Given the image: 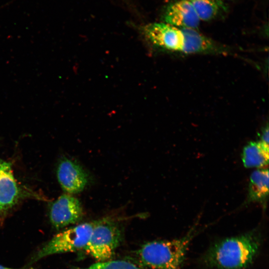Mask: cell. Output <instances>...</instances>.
<instances>
[{"label": "cell", "instance_id": "2e32d148", "mask_svg": "<svg viewBox=\"0 0 269 269\" xmlns=\"http://www.w3.org/2000/svg\"><path fill=\"white\" fill-rule=\"evenodd\" d=\"M220 1H225V0H219Z\"/></svg>", "mask_w": 269, "mask_h": 269}, {"label": "cell", "instance_id": "ba28073f", "mask_svg": "<svg viewBox=\"0 0 269 269\" xmlns=\"http://www.w3.org/2000/svg\"><path fill=\"white\" fill-rule=\"evenodd\" d=\"M164 22L180 28L197 29L200 22L189 0H178L168 5L164 13Z\"/></svg>", "mask_w": 269, "mask_h": 269}, {"label": "cell", "instance_id": "3957f363", "mask_svg": "<svg viewBox=\"0 0 269 269\" xmlns=\"http://www.w3.org/2000/svg\"><path fill=\"white\" fill-rule=\"evenodd\" d=\"M95 222L84 223L64 230L54 235L32 257L30 264L56 254L73 252L86 247Z\"/></svg>", "mask_w": 269, "mask_h": 269}, {"label": "cell", "instance_id": "9a60e30c", "mask_svg": "<svg viewBox=\"0 0 269 269\" xmlns=\"http://www.w3.org/2000/svg\"><path fill=\"white\" fill-rule=\"evenodd\" d=\"M0 269H35L34 268H31V267L18 268V269L12 268L7 267H5L3 265H0Z\"/></svg>", "mask_w": 269, "mask_h": 269}, {"label": "cell", "instance_id": "5b68a950", "mask_svg": "<svg viewBox=\"0 0 269 269\" xmlns=\"http://www.w3.org/2000/svg\"><path fill=\"white\" fill-rule=\"evenodd\" d=\"M142 31L154 45L165 50L190 54L192 40L186 30L165 22H153L144 25Z\"/></svg>", "mask_w": 269, "mask_h": 269}, {"label": "cell", "instance_id": "8992f818", "mask_svg": "<svg viewBox=\"0 0 269 269\" xmlns=\"http://www.w3.org/2000/svg\"><path fill=\"white\" fill-rule=\"evenodd\" d=\"M49 214L53 227L60 230L80 221L82 219L83 212L77 198L70 194H64L52 204Z\"/></svg>", "mask_w": 269, "mask_h": 269}, {"label": "cell", "instance_id": "5bb4252c", "mask_svg": "<svg viewBox=\"0 0 269 269\" xmlns=\"http://www.w3.org/2000/svg\"><path fill=\"white\" fill-rule=\"evenodd\" d=\"M269 126L268 124L263 129L261 134L260 136V140H259L265 145L269 146Z\"/></svg>", "mask_w": 269, "mask_h": 269}, {"label": "cell", "instance_id": "9c48e42d", "mask_svg": "<svg viewBox=\"0 0 269 269\" xmlns=\"http://www.w3.org/2000/svg\"><path fill=\"white\" fill-rule=\"evenodd\" d=\"M19 195L10 164L0 161V215L5 214L13 206Z\"/></svg>", "mask_w": 269, "mask_h": 269}, {"label": "cell", "instance_id": "7c38bea8", "mask_svg": "<svg viewBox=\"0 0 269 269\" xmlns=\"http://www.w3.org/2000/svg\"><path fill=\"white\" fill-rule=\"evenodd\" d=\"M200 21L210 20L218 15L221 8L219 0H189Z\"/></svg>", "mask_w": 269, "mask_h": 269}, {"label": "cell", "instance_id": "6da1fadb", "mask_svg": "<svg viewBox=\"0 0 269 269\" xmlns=\"http://www.w3.org/2000/svg\"><path fill=\"white\" fill-rule=\"evenodd\" d=\"M261 245L257 232H250L223 239L207 252L204 261L218 269H244L252 264Z\"/></svg>", "mask_w": 269, "mask_h": 269}, {"label": "cell", "instance_id": "52a82bcc", "mask_svg": "<svg viewBox=\"0 0 269 269\" xmlns=\"http://www.w3.org/2000/svg\"><path fill=\"white\" fill-rule=\"evenodd\" d=\"M57 176L62 188L68 194L83 191L88 179L86 172L80 165L68 158H64L59 163Z\"/></svg>", "mask_w": 269, "mask_h": 269}, {"label": "cell", "instance_id": "277c9868", "mask_svg": "<svg viewBox=\"0 0 269 269\" xmlns=\"http://www.w3.org/2000/svg\"><path fill=\"white\" fill-rule=\"evenodd\" d=\"M121 238V231L118 224L109 219H103L95 222L84 249L99 262L108 261L113 256Z\"/></svg>", "mask_w": 269, "mask_h": 269}, {"label": "cell", "instance_id": "4fadbf2b", "mask_svg": "<svg viewBox=\"0 0 269 269\" xmlns=\"http://www.w3.org/2000/svg\"><path fill=\"white\" fill-rule=\"evenodd\" d=\"M81 269H139L134 264L123 260L108 261L97 262L91 266Z\"/></svg>", "mask_w": 269, "mask_h": 269}, {"label": "cell", "instance_id": "30bf717a", "mask_svg": "<svg viewBox=\"0 0 269 269\" xmlns=\"http://www.w3.org/2000/svg\"><path fill=\"white\" fill-rule=\"evenodd\" d=\"M269 196V170L259 169L250 176L247 203L259 202L265 205Z\"/></svg>", "mask_w": 269, "mask_h": 269}, {"label": "cell", "instance_id": "8fae6325", "mask_svg": "<svg viewBox=\"0 0 269 269\" xmlns=\"http://www.w3.org/2000/svg\"><path fill=\"white\" fill-rule=\"evenodd\" d=\"M269 146L260 141H250L243 148L242 160L246 168H260L269 164Z\"/></svg>", "mask_w": 269, "mask_h": 269}, {"label": "cell", "instance_id": "7a4b0ae2", "mask_svg": "<svg viewBox=\"0 0 269 269\" xmlns=\"http://www.w3.org/2000/svg\"><path fill=\"white\" fill-rule=\"evenodd\" d=\"M194 234L193 228L180 238L146 243L137 253L140 263L148 269H180Z\"/></svg>", "mask_w": 269, "mask_h": 269}]
</instances>
